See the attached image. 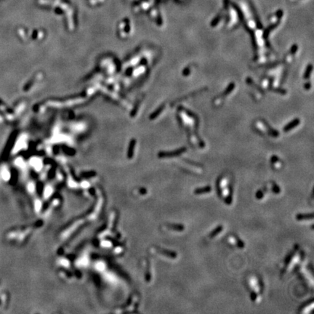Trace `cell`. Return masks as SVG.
<instances>
[{
    "label": "cell",
    "mask_w": 314,
    "mask_h": 314,
    "mask_svg": "<svg viewBox=\"0 0 314 314\" xmlns=\"http://www.w3.org/2000/svg\"><path fill=\"white\" fill-rule=\"evenodd\" d=\"M227 241L231 246H233V247L240 249H243L245 248L246 245L244 241L241 240L240 237L236 235V234H230V235H228V236L227 237Z\"/></svg>",
    "instance_id": "7"
},
{
    "label": "cell",
    "mask_w": 314,
    "mask_h": 314,
    "mask_svg": "<svg viewBox=\"0 0 314 314\" xmlns=\"http://www.w3.org/2000/svg\"><path fill=\"white\" fill-rule=\"evenodd\" d=\"M179 123L182 129L185 131L187 134L189 142L194 148L203 149L205 147V143L197 134L199 128V118L193 112L180 107L177 113Z\"/></svg>",
    "instance_id": "1"
},
{
    "label": "cell",
    "mask_w": 314,
    "mask_h": 314,
    "mask_svg": "<svg viewBox=\"0 0 314 314\" xmlns=\"http://www.w3.org/2000/svg\"><path fill=\"white\" fill-rule=\"evenodd\" d=\"M187 151V148L186 147H182V148H178V149L175 150V151H173L172 152L170 153H164V154H161V156L164 157H176L179 156L183 155V154Z\"/></svg>",
    "instance_id": "10"
},
{
    "label": "cell",
    "mask_w": 314,
    "mask_h": 314,
    "mask_svg": "<svg viewBox=\"0 0 314 314\" xmlns=\"http://www.w3.org/2000/svg\"><path fill=\"white\" fill-rule=\"evenodd\" d=\"M299 122H300V121H299V119H294L293 121H292V122H289V124H286V126H285L284 127H283V131H284V132H289V131L292 130V129H293L295 127L297 126L299 124Z\"/></svg>",
    "instance_id": "18"
},
{
    "label": "cell",
    "mask_w": 314,
    "mask_h": 314,
    "mask_svg": "<svg viewBox=\"0 0 314 314\" xmlns=\"http://www.w3.org/2000/svg\"><path fill=\"white\" fill-rule=\"evenodd\" d=\"M183 163L185 166H187L189 170H191L193 172L195 173H202L203 172V167L201 164H198L196 162L190 161L188 159H184L183 161Z\"/></svg>",
    "instance_id": "8"
},
{
    "label": "cell",
    "mask_w": 314,
    "mask_h": 314,
    "mask_svg": "<svg viewBox=\"0 0 314 314\" xmlns=\"http://www.w3.org/2000/svg\"><path fill=\"white\" fill-rule=\"evenodd\" d=\"M253 126H254L255 130H257L261 135H267V136L273 138H278L279 135V133L277 130L273 129L268 124L266 123L265 121L263 120V119L256 120L253 124Z\"/></svg>",
    "instance_id": "4"
},
{
    "label": "cell",
    "mask_w": 314,
    "mask_h": 314,
    "mask_svg": "<svg viewBox=\"0 0 314 314\" xmlns=\"http://www.w3.org/2000/svg\"><path fill=\"white\" fill-rule=\"evenodd\" d=\"M158 253L162 255H164V257H167L169 259H172V260H175L177 257V253L174 251H172L170 249H157Z\"/></svg>",
    "instance_id": "11"
},
{
    "label": "cell",
    "mask_w": 314,
    "mask_h": 314,
    "mask_svg": "<svg viewBox=\"0 0 314 314\" xmlns=\"http://www.w3.org/2000/svg\"><path fill=\"white\" fill-rule=\"evenodd\" d=\"M262 190L265 193V194L267 193H273V194L278 195L281 193V189L280 186L274 181H269L262 188Z\"/></svg>",
    "instance_id": "6"
},
{
    "label": "cell",
    "mask_w": 314,
    "mask_h": 314,
    "mask_svg": "<svg viewBox=\"0 0 314 314\" xmlns=\"http://www.w3.org/2000/svg\"><path fill=\"white\" fill-rule=\"evenodd\" d=\"M217 191L220 199L226 205H231L233 197V188L231 179L228 175L220 176L217 181Z\"/></svg>",
    "instance_id": "2"
},
{
    "label": "cell",
    "mask_w": 314,
    "mask_h": 314,
    "mask_svg": "<svg viewBox=\"0 0 314 314\" xmlns=\"http://www.w3.org/2000/svg\"><path fill=\"white\" fill-rule=\"evenodd\" d=\"M313 308V298H311L310 302H307L306 303L303 304V305H301L299 308V311L298 313H310L312 311Z\"/></svg>",
    "instance_id": "12"
},
{
    "label": "cell",
    "mask_w": 314,
    "mask_h": 314,
    "mask_svg": "<svg viewBox=\"0 0 314 314\" xmlns=\"http://www.w3.org/2000/svg\"><path fill=\"white\" fill-rule=\"evenodd\" d=\"M295 219L297 221H306L313 220V213H299L295 215Z\"/></svg>",
    "instance_id": "16"
},
{
    "label": "cell",
    "mask_w": 314,
    "mask_h": 314,
    "mask_svg": "<svg viewBox=\"0 0 314 314\" xmlns=\"http://www.w3.org/2000/svg\"><path fill=\"white\" fill-rule=\"evenodd\" d=\"M221 17H222V15H218L217 16H216V17H215V18H214L213 20H212V23H211V26H212V27H215V26H217V24L219 23Z\"/></svg>",
    "instance_id": "20"
},
{
    "label": "cell",
    "mask_w": 314,
    "mask_h": 314,
    "mask_svg": "<svg viewBox=\"0 0 314 314\" xmlns=\"http://www.w3.org/2000/svg\"><path fill=\"white\" fill-rule=\"evenodd\" d=\"M247 287L249 292V297L251 302H257L260 295L263 293L264 284L262 279L256 275H249L247 280Z\"/></svg>",
    "instance_id": "3"
},
{
    "label": "cell",
    "mask_w": 314,
    "mask_h": 314,
    "mask_svg": "<svg viewBox=\"0 0 314 314\" xmlns=\"http://www.w3.org/2000/svg\"><path fill=\"white\" fill-rule=\"evenodd\" d=\"M167 228L172 231L181 233L185 230V226L182 223H171L167 225Z\"/></svg>",
    "instance_id": "15"
},
{
    "label": "cell",
    "mask_w": 314,
    "mask_h": 314,
    "mask_svg": "<svg viewBox=\"0 0 314 314\" xmlns=\"http://www.w3.org/2000/svg\"><path fill=\"white\" fill-rule=\"evenodd\" d=\"M235 89V84L234 83H231V84L228 85V87H227L225 90V91L222 93V94H219V95L217 96L216 97H215L213 100V104L215 106H221L222 104L223 103L225 98L226 97H228L231 92H232L233 91V90Z\"/></svg>",
    "instance_id": "5"
},
{
    "label": "cell",
    "mask_w": 314,
    "mask_h": 314,
    "mask_svg": "<svg viewBox=\"0 0 314 314\" xmlns=\"http://www.w3.org/2000/svg\"><path fill=\"white\" fill-rule=\"evenodd\" d=\"M212 190V188L210 185H206L204 187L196 188L193 190V194L196 196H200V195L207 194V193H211Z\"/></svg>",
    "instance_id": "14"
},
{
    "label": "cell",
    "mask_w": 314,
    "mask_h": 314,
    "mask_svg": "<svg viewBox=\"0 0 314 314\" xmlns=\"http://www.w3.org/2000/svg\"><path fill=\"white\" fill-rule=\"evenodd\" d=\"M298 49V46L297 44H294L293 46L291 47L290 50L288 52L287 55H286V58H285V61H286V63L287 65H290L292 63V61L295 59V55H296V52H297Z\"/></svg>",
    "instance_id": "9"
},
{
    "label": "cell",
    "mask_w": 314,
    "mask_h": 314,
    "mask_svg": "<svg viewBox=\"0 0 314 314\" xmlns=\"http://www.w3.org/2000/svg\"><path fill=\"white\" fill-rule=\"evenodd\" d=\"M270 164L273 169L279 170L282 168L283 164L281 160L279 158V156L276 155H273L270 158Z\"/></svg>",
    "instance_id": "13"
},
{
    "label": "cell",
    "mask_w": 314,
    "mask_h": 314,
    "mask_svg": "<svg viewBox=\"0 0 314 314\" xmlns=\"http://www.w3.org/2000/svg\"><path fill=\"white\" fill-rule=\"evenodd\" d=\"M190 72H191V69L190 68V66H188L186 68H185L184 71H183V74L185 76H188V75H190Z\"/></svg>",
    "instance_id": "21"
},
{
    "label": "cell",
    "mask_w": 314,
    "mask_h": 314,
    "mask_svg": "<svg viewBox=\"0 0 314 314\" xmlns=\"http://www.w3.org/2000/svg\"><path fill=\"white\" fill-rule=\"evenodd\" d=\"M312 71H313V65H311V64H309V65L307 66L306 70H305V74H304L303 78H305V79H308V78H310V76H311V73H312Z\"/></svg>",
    "instance_id": "19"
},
{
    "label": "cell",
    "mask_w": 314,
    "mask_h": 314,
    "mask_svg": "<svg viewBox=\"0 0 314 314\" xmlns=\"http://www.w3.org/2000/svg\"><path fill=\"white\" fill-rule=\"evenodd\" d=\"M224 231V226L222 225H217V227H215V228H214L213 230H212V231H211L210 233H209V235H208V237H209V238H215V237L218 236L220 235V234H221L222 233V231Z\"/></svg>",
    "instance_id": "17"
}]
</instances>
